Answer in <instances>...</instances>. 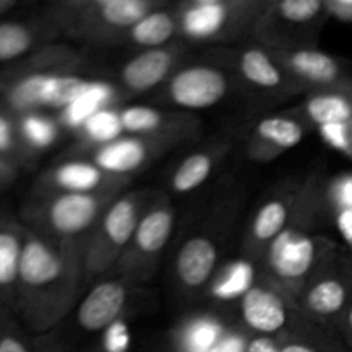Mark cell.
I'll use <instances>...</instances> for the list:
<instances>
[{"instance_id":"cell-1","label":"cell","mask_w":352,"mask_h":352,"mask_svg":"<svg viewBox=\"0 0 352 352\" xmlns=\"http://www.w3.org/2000/svg\"><path fill=\"white\" fill-rule=\"evenodd\" d=\"M91 79L55 71L21 72L0 85V107L14 117L30 112L64 110L71 105Z\"/></svg>"},{"instance_id":"cell-2","label":"cell","mask_w":352,"mask_h":352,"mask_svg":"<svg viewBox=\"0 0 352 352\" xmlns=\"http://www.w3.org/2000/svg\"><path fill=\"white\" fill-rule=\"evenodd\" d=\"M227 79L210 65H191L179 71L168 85V96L175 105L189 110L210 109L226 96Z\"/></svg>"},{"instance_id":"cell-3","label":"cell","mask_w":352,"mask_h":352,"mask_svg":"<svg viewBox=\"0 0 352 352\" xmlns=\"http://www.w3.org/2000/svg\"><path fill=\"white\" fill-rule=\"evenodd\" d=\"M260 0H222L215 3H186L177 12L179 31L189 40H213L220 36L243 10Z\"/></svg>"},{"instance_id":"cell-4","label":"cell","mask_w":352,"mask_h":352,"mask_svg":"<svg viewBox=\"0 0 352 352\" xmlns=\"http://www.w3.org/2000/svg\"><path fill=\"white\" fill-rule=\"evenodd\" d=\"M62 275H64V260L60 254L40 237H24L17 292L23 298L34 296L43 289L57 284Z\"/></svg>"},{"instance_id":"cell-5","label":"cell","mask_w":352,"mask_h":352,"mask_svg":"<svg viewBox=\"0 0 352 352\" xmlns=\"http://www.w3.org/2000/svg\"><path fill=\"white\" fill-rule=\"evenodd\" d=\"M318 260V243L308 234L284 230L272 241L268 261L275 275L285 280H298L311 272Z\"/></svg>"},{"instance_id":"cell-6","label":"cell","mask_w":352,"mask_h":352,"mask_svg":"<svg viewBox=\"0 0 352 352\" xmlns=\"http://www.w3.org/2000/svg\"><path fill=\"white\" fill-rule=\"evenodd\" d=\"M126 305L122 282H103L91 289L78 309V322L86 332H103L120 318Z\"/></svg>"},{"instance_id":"cell-7","label":"cell","mask_w":352,"mask_h":352,"mask_svg":"<svg viewBox=\"0 0 352 352\" xmlns=\"http://www.w3.org/2000/svg\"><path fill=\"white\" fill-rule=\"evenodd\" d=\"M98 210L100 199L91 192H64L50 201L47 220L55 232L74 236L91 226Z\"/></svg>"},{"instance_id":"cell-8","label":"cell","mask_w":352,"mask_h":352,"mask_svg":"<svg viewBox=\"0 0 352 352\" xmlns=\"http://www.w3.org/2000/svg\"><path fill=\"white\" fill-rule=\"evenodd\" d=\"M243 322L258 336H275L287 325V308L275 292L251 287L241 298Z\"/></svg>"},{"instance_id":"cell-9","label":"cell","mask_w":352,"mask_h":352,"mask_svg":"<svg viewBox=\"0 0 352 352\" xmlns=\"http://www.w3.org/2000/svg\"><path fill=\"white\" fill-rule=\"evenodd\" d=\"M287 65L294 74L322 88L342 85L349 81V69L333 55L318 48H296L289 52Z\"/></svg>"},{"instance_id":"cell-10","label":"cell","mask_w":352,"mask_h":352,"mask_svg":"<svg viewBox=\"0 0 352 352\" xmlns=\"http://www.w3.org/2000/svg\"><path fill=\"white\" fill-rule=\"evenodd\" d=\"M174 65V54L168 48H148L126 62L120 72L124 86L143 93L160 85Z\"/></svg>"},{"instance_id":"cell-11","label":"cell","mask_w":352,"mask_h":352,"mask_svg":"<svg viewBox=\"0 0 352 352\" xmlns=\"http://www.w3.org/2000/svg\"><path fill=\"white\" fill-rule=\"evenodd\" d=\"M165 0H120L95 9H76L79 16H85L91 26L105 30L129 31L136 23L155 9H160Z\"/></svg>"},{"instance_id":"cell-12","label":"cell","mask_w":352,"mask_h":352,"mask_svg":"<svg viewBox=\"0 0 352 352\" xmlns=\"http://www.w3.org/2000/svg\"><path fill=\"white\" fill-rule=\"evenodd\" d=\"M217 267V248L206 237H191L177 254V275L186 287H201Z\"/></svg>"},{"instance_id":"cell-13","label":"cell","mask_w":352,"mask_h":352,"mask_svg":"<svg viewBox=\"0 0 352 352\" xmlns=\"http://www.w3.org/2000/svg\"><path fill=\"white\" fill-rule=\"evenodd\" d=\"M148 158V146L138 138H119L96 150L93 164L112 175L129 174L140 168Z\"/></svg>"},{"instance_id":"cell-14","label":"cell","mask_w":352,"mask_h":352,"mask_svg":"<svg viewBox=\"0 0 352 352\" xmlns=\"http://www.w3.org/2000/svg\"><path fill=\"white\" fill-rule=\"evenodd\" d=\"M177 31V14L160 7V9L151 10L140 23L134 24L127 31V34L134 45L148 50V48H162L164 45H167Z\"/></svg>"},{"instance_id":"cell-15","label":"cell","mask_w":352,"mask_h":352,"mask_svg":"<svg viewBox=\"0 0 352 352\" xmlns=\"http://www.w3.org/2000/svg\"><path fill=\"white\" fill-rule=\"evenodd\" d=\"M113 98V88L105 81H89L88 88L69 107L58 112V120L69 129H81L89 117L107 109Z\"/></svg>"},{"instance_id":"cell-16","label":"cell","mask_w":352,"mask_h":352,"mask_svg":"<svg viewBox=\"0 0 352 352\" xmlns=\"http://www.w3.org/2000/svg\"><path fill=\"white\" fill-rule=\"evenodd\" d=\"M329 14L325 0H268L267 16L289 26H313Z\"/></svg>"},{"instance_id":"cell-17","label":"cell","mask_w":352,"mask_h":352,"mask_svg":"<svg viewBox=\"0 0 352 352\" xmlns=\"http://www.w3.org/2000/svg\"><path fill=\"white\" fill-rule=\"evenodd\" d=\"M23 150L45 151L58 140V122L47 112H30L16 117Z\"/></svg>"},{"instance_id":"cell-18","label":"cell","mask_w":352,"mask_h":352,"mask_svg":"<svg viewBox=\"0 0 352 352\" xmlns=\"http://www.w3.org/2000/svg\"><path fill=\"white\" fill-rule=\"evenodd\" d=\"M174 230V215L167 208H155L140 219L134 243L144 254H155L165 248Z\"/></svg>"},{"instance_id":"cell-19","label":"cell","mask_w":352,"mask_h":352,"mask_svg":"<svg viewBox=\"0 0 352 352\" xmlns=\"http://www.w3.org/2000/svg\"><path fill=\"white\" fill-rule=\"evenodd\" d=\"M24 239L16 229L0 226V298L17 291Z\"/></svg>"},{"instance_id":"cell-20","label":"cell","mask_w":352,"mask_h":352,"mask_svg":"<svg viewBox=\"0 0 352 352\" xmlns=\"http://www.w3.org/2000/svg\"><path fill=\"white\" fill-rule=\"evenodd\" d=\"M140 223L138 205L133 198H122L113 203L103 219V234L117 248H122L134 237Z\"/></svg>"},{"instance_id":"cell-21","label":"cell","mask_w":352,"mask_h":352,"mask_svg":"<svg viewBox=\"0 0 352 352\" xmlns=\"http://www.w3.org/2000/svg\"><path fill=\"white\" fill-rule=\"evenodd\" d=\"M52 181L64 192H91L102 184L103 172L89 162H64L54 170Z\"/></svg>"},{"instance_id":"cell-22","label":"cell","mask_w":352,"mask_h":352,"mask_svg":"<svg viewBox=\"0 0 352 352\" xmlns=\"http://www.w3.org/2000/svg\"><path fill=\"white\" fill-rule=\"evenodd\" d=\"M239 69L244 79L260 88L272 89L282 82L280 69L263 48H246L239 57Z\"/></svg>"},{"instance_id":"cell-23","label":"cell","mask_w":352,"mask_h":352,"mask_svg":"<svg viewBox=\"0 0 352 352\" xmlns=\"http://www.w3.org/2000/svg\"><path fill=\"white\" fill-rule=\"evenodd\" d=\"M36 43V31L21 21H0V64L26 57Z\"/></svg>"},{"instance_id":"cell-24","label":"cell","mask_w":352,"mask_h":352,"mask_svg":"<svg viewBox=\"0 0 352 352\" xmlns=\"http://www.w3.org/2000/svg\"><path fill=\"white\" fill-rule=\"evenodd\" d=\"M256 136L278 150H291L305 138V129L294 119L282 116L267 117L256 127Z\"/></svg>"},{"instance_id":"cell-25","label":"cell","mask_w":352,"mask_h":352,"mask_svg":"<svg viewBox=\"0 0 352 352\" xmlns=\"http://www.w3.org/2000/svg\"><path fill=\"white\" fill-rule=\"evenodd\" d=\"M254 282V268L250 261L239 260L229 265L227 270L220 275L219 280L213 284L212 294L220 301H230V299L243 298Z\"/></svg>"},{"instance_id":"cell-26","label":"cell","mask_w":352,"mask_h":352,"mask_svg":"<svg viewBox=\"0 0 352 352\" xmlns=\"http://www.w3.org/2000/svg\"><path fill=\"white\" fill-rule=\"evenodd\" d=\"M226 337L222 325L215 320H195L182 332L179 346L182 352H213Z\"/></svg>"},{"instance_id":"cell-27","label":"cell","mask_w":352,"mask_h":352,"mask_svg":"<svg viewBox=\"0 0 352 352\" xmlns=\"http://www.w3.org/2000/svg\"><path fill=\"white\" fill-rule=\"evenodd\" d=\"M213 162L206 153H195L186 158L172 177L175 192H191L210 177Z\"/></svg>"},{"instance_id":"cell-28","label":"cell","mask_w":352,"mask_h":352,"mask_svg":"<svg viewBox=\"0 0 352 352\" xmlns=\"http://www.w3.org/2000/svg\"><path fill=\"white\" fill-rule=\"evenodd\" d=\"M287 219L289 212L285 203L272 199L267 205L261 206L260 212L256 213V219L253 222V236L263 243L274 241L285 230Z\"/></svg>"},{"instance_id":"cell-29","label":"cell","mask_w":352,"mask_h":352,"mask_svg":"<svg viewBox=\"0 0 352 352\" xmlns=\"http://www.w3.org/2000/svg\"><path fill=\"white\" fill-rule=\"evenodd\" d=\"M81 131L89 141L100 144V146L112 143V141L122 138L124 133L122 122H120V112L107 107V109L100 110L95 116L89 117L85 126L81 127Z\"/></svg>"},{"instance_id":"cell-30","label":"cell","mask_w":352,"mask_h":352,"mask_svg":"<svg viewBox=\"0 0 352 352\" xmlns=\"http://www.w3.org/2000/svg\"><path fill=\"white\" fill-rule=\"evenodd\" d=\"M120 122L127 134H150L160 129L164 116L153 107L131 105L120 110Z\"/></svg>"},{"instance_id":"cell-31","label":"cell","mask_w":352,"mask_h":352,"mask_svg":"<svg viewBox=\"0 0 352 352\" xmlns=\"http://www.w3.org/2000/svg\"><path fill=\"white\" fill-rule=\"evenodd\" d=\"M19 150H23V144L17 134L16 117L0 107V158L9 162V158Z\"/></svg>"},{"instance_id":"cell-32","label":"cell","mask_w":352,"mask_h":352,"mask_svg":"<svg viewBox=\"0 0 352 352\" xmlns=\"http://www.w3.org/2000/svg\"><path fill=\"white\" fill-rule=\"evenodd\" d=\"M318 129L323 141L329 146L352 157V120H349V122L327 124V126L318 127Z\"/></svg>"},{"instance_id":"cell-33","label":"cell","mask_w":352,"mask_h":352,"mask_svg":"<svg viewBox=\"0 0 352 352\" xmlns=\"http://www.w3.org/2000/svg\"><path fill=\"white\" fill-rule=\"evenodd\" d=\"M280 352H351L347 346L332 339L280 340Z\"/></svg>"},{"instance_id":"cell-34","label":"cell","mask_w":352,"mask_h":352,"mask_svg":"<svg viewBox=\"0 0 352 352\" xmlns=\"http://www.w3.org/2000/svg\"><path fill=\"white\" fill-rule=\"evenodd\" d=\"M0 352H36L0 309Z\"/></svg>"},{"instance_id":"cell-35","label":"cell","mask_w":352,"mask_h":352,"mask_svg":"<svg viewBox=\"0 0 352 352\" xmlns=\"http://www.w3.org/2000/svg\"><path fill=\"white\" fill-rule=\"evenodd\" d=\"M129 346V329H127V323L122 318L116 320L109 329L103 330V352H127Z\"/></svg>"},{"instance_id":"cell-36","label":"cell","mask_w":352,"mask_h":352,"mask_svg":"<svg viewBox=\"0 0 352 352\" xmlns=\"http://www.w3.org/2000/svg\"><path fill=\"white\" fill-rule=\"evenodd\" d=\"M336 226L352 251V206H336Z\"/></svg>"},{"instance_id":"cell-37","label":"cell","mask_w":352,"mask_h":352,"mask_svg":"<svg viewBox=\"0 0 352 352\" xmlns=\"http://www.w3.org/2000/svg\"><path fill=\"white\" fill-rule=\"evenodd\" d=\"M246 352H280V340L274 336H254L246 340Z\"/></svg>"},{"instance_id":"cell-38","label":"cell","mask_w":352,"mask_h":352,"mask_svg":"<svg viewBox=\"0 0 352 352\" xmlns=\"http://www.w3.org/2000/svg\"><path fill=\"white\" fill-rule=\"evenodd\" d=\"M329 14L352 23V0H325Z\"/></svg>"},{"instance_id":"cell-39","label":"cell","mask_w":352,"mask_h":352,"mask_svg":"<svg viewBox=\"0 0 352 352\" xmlns=\"http://www.w3.org/2000/svg\"><path fill=\"white\" fill-rule=\"evenodd\" d=\"M340 327H342L344 337H346L347 349L352 352V305L344 311V315L339 318Z\"/></svg>"},{"instance_id":"cell-40","label":"cell","mask_w":352,"mask_h":352,"mask_svg":"<svg viewBox=\"0 0 352 352\" xmlns=\"http://www.w3.org/2000/svg\"><path fill=\"white\" fill-rule=\"evenodd\" d=\"M113 2H120V0H65L69 7H74V9H95V7L109 6Z\"/></svg>"},{"instance_id":"cell-41","label":"cell","mask_w":352,"mask_h":352,"mask_svg":"<svg viewBox=\"0 0 352 352\" xmlns=\"http://www.w3.org/2000/svg\"><path fill=\"white\" fill-rule=\"evenodd\" d=\"M9 175H10L9 162L3 160V158H0V184L7 181V177H9Z\"/></svg>"},{"instance_id":"cell-42","label":"cell","mask_w":352,"mask_h":352,"mask_svg":"<svg viewBox=\"0 0 352 352\" xmlns=\"http://www.w3.org/2000/svg\"><path fill=\"white\" fill-rule=\"evenodd\" d=\"M14 6V0H0V16Z\"/></svg>"},{"instance_id":"cell-43","label":"cell","mask_w":352,"mask_h":352,"mask_svg":"<svg viewBox=\"0 0 352 352\" xmlns=\"http://www.w3.org/2000/svg\"><path fill=\"white\" fill-rule=\"evenodd\" d=\"M222 2V0H186V3H215Z\"/></svg>"}]
</instances>
